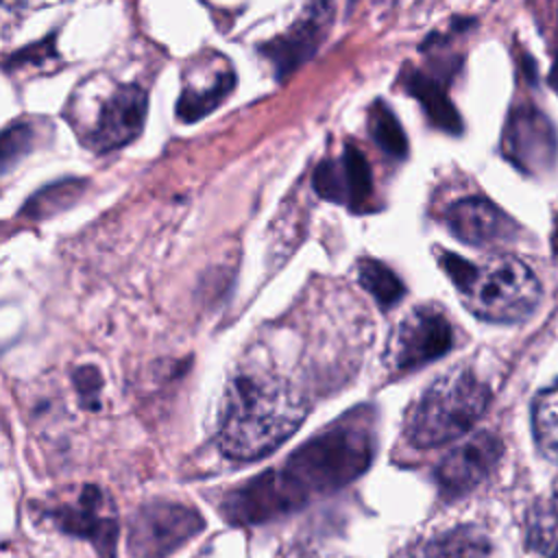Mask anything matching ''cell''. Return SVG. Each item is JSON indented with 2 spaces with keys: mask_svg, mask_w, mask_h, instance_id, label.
<instances>
[{
  "mask_svg": "<svg viewBox=\"0 0 558 558\" xmlns=\"http://www.w3.org/2000/svg\"><path fill=\"white\" fill-rule=\"evenodd\" d=\"M453 331L442 312L416 307L401 320L390 344L392 366L401 371L418 368L451 349Z\"/></svg>",
  "mask_w": 558,
  "mask_h": 558,
  "instance_id": "8",
  "label": "cell"
},
{
  "mask_svg": "<svg viewBox=\"0 0 558 558\" xmlns=\"http://www.w3.org/2000/svg\"><path fill=\"white\" fill-rule=\"evenodd\" d=\"M371 460V440L357 425L338 423L296 449L281 469L266 471L227 495L225 519L259 523L312 495L333 490L360 475Z\"/></svg>",
  "mask_w": 558,
  "mask_h": 558,
  "instance_id": "1",
  "label": "cell"
},
{
  "mask_svg": "<svg viewBox=\"0 0 558 558\" xmlns=\"http://www.w3.org/2000/svg\"><path fill=\"white\" fill-rule=\"evenodd\" d=\"M305 414V397L283 377L238 375L225 395L218 447L238 462L264 458L301 427Z\"/></svg>",
  "mask_w": 558,
  "mask_h": 558,
  "instance_id": "2",
  "label": "cell"
},
{
  "mask_svg": "<svg viewBox=\"0 0 558 558\" xmlns=\"http://www.w3.org/2000/svg\"><path fill=\"white\" fill-rule=\"evenodd\" d=\"M314 185L320 196L355 207L371 194V174L362 155L347 148L344 157L318 166Z\"/></svg>",
  "mask_w": 558,
  "mask_h": 558,
  "instance_id": "11",
  "label": "cell"
},
{
  "mask_svg": "<svg viewBox=\"0 0 558 558\" xmlns=\"http://www.w3.org/2000/svg\"><path fill=\"white\" fill-rule=\"evenodd\" d=\"M78 187L81 183L76 181H61L57 185H50L41 192H37L22 209L24 216H33V218H44L61 207H65L68 203L74 201V196H78Z\"/></svg>",
  "mask_w": 558,
  "mask_h": 558,
  "instance_id": "18",
  "label": "cell"
},
{
  "mask_svg": "<svg viewBox=\"0 0 558 558\" xmlns=\"http://www.w3.org/2000/svg\"><path fill=\"white\" fill-rule=\"evenodd\" d=\"M146 111L148 96L140 85L113 87L105 96L94 124L83 135V144L96 153H109L133 142L144 129Z\"/></svg>",
  "mask_w": 558,
  "mask_h": 558,
  "instance_id": "7",
  "label": "cell"
},
{
  "mask_svg": "<svg viewBox=\"0 0 558 558\" xmlns=\"http://www.w3.org/2000/svg\"><path fill=\"white\" fill-rule=\"evenodd\" d=\"M504 445L499 436L480 432L449 451L436 469V484L445 499H456L480 486L497 466Z\"/></svg>",
  "mask_w": 558,
  "mask_h": 558,
  "instance_id": "9",
  "label": "cell"
},
{
  "mask_svg": "<svg viewBox=\"0 0 558 558\" xmlns=\"http://www.w3.org/2000/svg\"><path fill=\"white\" fill-rule=\"evenodd\" d=\"M488 386L471 371L456 368L438 377L414 403L405 421V436L414 447H440L464 436L486 412Z\"/></svg>",
  "mask_w": 558,
  "mask_h": 558,
  "instance_id": "4",
  "label": "cell"
},
{
  "mask_svg": "<svg viewBox=\"0 0 558 558\" xmlns=\"http://www.w3.org/2000/svg\"><path fill=\"white\" fill-rule=\"evenodd\" d=\"M233 83H235V76L229 63L225 68L214 70L207 78L201 76L198 68L187 70V78H185L181 98L177 102L179 120L194 122L205 113H209L231 92Z\"/></svg>",
  "mask_w": 558,
  "mask_h": 558,
  "instance_id": "12",
  "label": "cell"
},
{
  "mask_svg": "<svg viewBox=\"0 0 558 558\" xmlns=\"http://www.w3.org/2000/svg\"><path fill=\"white\" fill-rule=\"evenodd\" d=\"M373 133H375L377 142H379L388 153H397V155H403V153H405L403 133H401L397 120H395L384 107H377V111H375V118H373Z\"/></svg>",
  "mask_w": 558,
  "mask_h": 558,
  "instance_id": "20",
  "label": "cell"
},
{
  "mask_svg": "<svg viewBox=\"0 0 558 558\" xmlns=\"http://www.w3.org/2000/svg\"><path fill=\"white\" fill-rule=\"evenodd\" d=\"M532 427L541 453L558 462V386L545 388L534 397Z\"/></svg>",
  "mask_w": 558,
  "mask_h": 558,
  "instance_id": "15",
  "label": "cell"
},
{
  "mask_svg": "<svg viewBox=\"0 0 558 558\" xmlns=\"http://www.w3.org/2000/svg\"><path fill=\"white\" fill-rule=\"evenodd\" d=\"M360 283L381 303V305H390L397 303L403 294V286L401 281L392 275L390 268H386L379 262L366 259L360 264Z\"/></svg>",
  "mask_w": 558,
  "mask_h": 558,
  "instance_id": "17",
  "label": "cell"
},
{
  "mask_svg": "<svg viewBox=\"0 0 558 558\" xmlns=\"http://www.w3.org/2000/svg\"><path fill=\"white\" fill-rule=\"evenodd\" d=\"M527 545L545 558L558 556V482L530 512Z\"/></svg>",
  "mask_w": 558,
  "mask_h": 558,
  "instance_id": "14",
  "label": "cell"
},
{
  "mask_svg": "<svg viewBox=\"0 0 558 558\" xmlns=\"http://www.w3.org/2000/svg\"><path fill=\"white\" fill-rule=\"evenodd\" d=\"M50 517L61 532L89 541L100 558H116L120 521L102 488L94 484L83 486L70 501L52 508Z\"/></svg>",
  "mask_w": 558,
  "mask_h": 558,
  "instance_id": "6",
  "label": "cell"
},
{
  "mask_svg": "<svg viewBox=\"0 0 558 558\" xmlns=\"http://www.w3.org/2000/svg\"><path fill=\"white\" fill-rule=\"evenodd\" d=\"M37 140V126L31 120H13L0 131V177L11 172L26 157Z\"/></svg>",
  "mask_w": 558,
  "mask_h": 558,
  "instance_id": "16",
  "label": "cell"
},
{
  "mask_svg": "<svg viewBox=\"0 0 558 558\" xmlns=\"http://www.w3.org/2000/svg\"><path fill=\"white\" fill-rule=\"evenodd\" d=\"M440 266L462 294L464 305L488 323H519L541 301L536 275L512 255H495L480 264L453 253L440 255Z\"/></svg>",
  "mask_w": 558,
  "mask_h": 558,
  "instance_id": "3",
  "label": "cell"
},
{
  "mask_svg": "<svg viewBox=\"0 0 558 558\" xmlns=\"http://www.w3.org/2000/svg\"><path fill=\"white\" fill-rule=\"evenodd\" d=\"M54 41L57 37L54 35H48L46 39L33 44V46H26L22 50H17L15 54L2 59V65L7 68V72L15 70V68H31V65H46L50 59L57 57V50H54Z\"/></svg>",
  "mask_w": 558,
  "mask_h": 558,
  "instance_id": "19",
  "label": "cell"
},
{
  "mask_svg": "<svg viewBox=\"0 0 558 558\" xmlns=\"http://www.w3.org/2000/svg\"><path fill=\"white\" fill-rule=\"evenodd\" d=\"M447 227L449 231L471 244V246H488L497 242H506L514 235V220L497 205L486 198L471 196L453 203L447 209Z\"/></svg>",
  "mask_w": 558,
  "mask_h": 558,
  "instance_id": "10",
  "label": "cell"
},
{
  "mask_svg": "<svg viewBox=\"0 0 558 558\" xmlns=\"http://www.w3.org/2000/svg\"><path fill=\"white\" fill-rule=\"evenodd\" d=\"M74 388L81 397V403L87 408H98L100 390H102V377L96 366H81L72 373Z\"/></svg>",
  "mask_w": 558,
  "mask_h": 558,
  "instance_id": "21",
  "label": "cell"
},
{
  "mask_svg": "<svg viewBox=\"0 0 558 558\" xmlns=\"http://www.w3.org/2000/svg\"><path fill=\"white\" fill-rule=\"evenodd\" d=\"M421 558H495L490 538L475 525H462L434 536Z\"/></svg>",
  "mask_w": 558,
  "mask_h": 558,
  "instance_id": "13",
  "label": "cell"
},
{
  "mask_svg": "<svg viewBox=\"0 0 558 558\" xmlns=\"http://www.w3.org/2000/svg\"><path fill=\"white\" fill-rule=\"evenodd\" d=\"M203 517L177 501H148L126 525L129 558H168L203 530Z\"/></svg>",
  "mask_w": 558,
  "mask_h": 558,
  "instance_id": "5",
  "label": "cell"
}]
</instances>
